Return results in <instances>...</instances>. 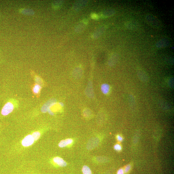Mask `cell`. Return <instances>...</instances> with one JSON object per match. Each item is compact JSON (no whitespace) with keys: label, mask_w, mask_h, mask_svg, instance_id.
Instances as JSON below:
<instances>
[{"label":"cell","mask_w":174,"mask_h":174,"mask_svg":"<svg viewBox=\"0 0 174 174\" xmlns=\"http://www.w3.org/2000/svg\"><path fill=\"white\" fill-rule=\"evenodd\" d=\"M145 18L147 23L151 27L159 30L163 27V24L160 20L153 14H147L145 15Z\"/></svg>","instance_id":"6da1fadb"},{"label":"cell","mask_w":174,"mask_h":174,"mask_svg":"<svg viewBox=\"0 0 174 174\" xmlns=\"http://www.w3.org/2000/svg\"><path fill=\"white\" fill-rule=\"evenodd\" d=\"M137 73L139 80L142 82L147 83L149 81V77L143 70L140 68L137 69Z\"/></svg>","instance_id":"7a4b0ae2"},{"label":"cell","mask_w":174,"mask_h":174,"mask_svg":"<svg viewBox=\"0 0 174 174\" xmlns=\"http://www.w3.org/2000/svg\"><path fill=\"white\" fill-rule=\"evenodd\" d=\"M14 108L13 104L11 103L8 102L3 107L1 111L2 115L4 116L8 115L12 112Z\"/></svg>","instance_id":"3957f363"},{"label":"cell","mask_w":174,"mask_h":174,"mask_svg":"<svg viewBox=\"0 0 174 174\" xmlns=\"http://www.w3.org/2000/svg\"><path fill=\"white\" fill-rule=\"evenodd\" d=\"M35 141L32 135H28L23 138L21 144L24 147H29L34 144Z\"/></svg>","instance_id":"277c9868"},{"label":"cell","mask_w":174,"mask_h":174,"mask_svg":"<svg viewBox=\"0 0 174 174\" xmlns=\"http://www.w3.org/2000/svg\"><path fill=\"white\" fill-rule=\"evenodd\" d=\"M99 139L97 137H94L88 141L87 145V148L88 150H91L97 147L99 144Z\"/></svg>","instance_id":"5b68a950"},{"label":"cell","mask_w":174,"mask_h":174,"mask_svg":"<svg viewBox=\"0 0 174 174\" xmlns=\"http://www.w3.org/2000/svg\"><path fill=\"white\" fill-rule=\"evenodd\" d=\"M170 44V40L167 39H161L156 44V46L157 48H162L168 46Z\"/></svg>","instance_id":"8992f818"},{"label":"cell","mask_w":174,"mask_h":174,"mask_svg":"<svg viewBox=\"0 0 174 174\" xmlns=\"http://www.w3.org/2000/svg\"><path fill=\"white\" fill-rule=\"evenodd\" d=\"M125 27L128 29L131 30H136L138 29L139 26L136 22L133 21H128L125 24Z\"/></svg>","instance_id":"52a82bcc"},{"label":"cell","mask_w":174,"mask_h":174,"mask_svg":"<svg viewBox=\"0 0 174 174\" xmlns=\"http://www.w3.org/2000/svg\"><path fill=\"white\" fill-rule=\"evenodd\" d=\"M53 161L56 165L60 167H64L67 165V163L65 162L64 160L59 157H56L54 158Z\"/></svg>","instance_id":"ba28073f"},{"label":"cell","mask_w":174,"mask_h":174,"mask_svg":"<svg viewBox=\"0 0 174 174\" xmlns=\"http://www.w3.org/2000/svg\"><path fill=\"white\" fill-rule=\"evenodd\" d=\"M73 142V140L71 139H67L65 140H62L58 144V146L60 147H65L68 145L71 144Z\"/></svg>","instance_id":"9c48e42d"},{"label":"cell","mask_w":174,"mask_h":174,"mask_svg":"<svg viewBox=\"0 0 174 174\" xmlns=\"http://www.w3.org/2000/svg\"><path fill=\"white\" fill-rule=\"evenodd\" d=\"M118 58L119 56L118 54H114L112 56L109 60V65L111 66L114 65L117 61H118Z\"/></svg>","instance_id":"30bf717a"},{"label":"cell","mask_w":174,"mask_h":174,"mask_svg":"<svg viewBox=\"0 0 174 174\" xmlns=\"http://www.w3.org/2000/svg\"><path fill=\"white\" fill-rule=\"evenodd\" d=\"M101 89L104 94H106L109 92L110 87L108 84H103L101 86Z\"/></svg>","instance_id":"8fae6325"},{"label":"cell","mask_w":174,"mask_h":174,"mask_svg":"<svg viewBox=\"0 0 174 174\" xmlns=\"http://www.w3.org/2000/svg\"><path fill=\"white\" fill-rule=\"evenodd\" d=\"M115 13L114 10L112 9H108L104 12L103 15L106 17H109L111 16Z\"/></svg>","instance_id":"7c38bea8"},{"label":"cell","mask_w":174,"mask_h":174,"mask_svg":"<svg viewBox=\"0 0 174 174\" xmlns=\"http://www.w3.org/2000/svg\"><path fill=\"white\" fill-rule=\"evenodd\" d=\"M82 172L83 174H92L90 168L87 166H83L82 169Z\"/></svg>","instance_id":"4fadbf2b"},{"label":"cell","mask_w":174,"mask_h":174,"mask_svg":"<svg viewBox=\"0 0 174 174\" xmlns=\"http://www.w3.org/2000/svg\"><path fill=\"white\" fill-rule=\"evenodd\" d=\"M31 135L34 138L35 141H36L40 137L41 134L39 132L36 131L34 132Z\"/></svg>","instance_id":"5bb4252c"},{"label":"cell","mask_w":174,"mask_h":174,"mask_svg":"<svg viewBox=\"0 0 174 174\" xmlns=\"http://www.w3.org/2000/svg\"><path fill=\"white\" fill-rule=\"evenodd\" d=\"M41 89V87L39 85H36L33 88V91L35 94H38L39 92L40 89Z\"/></svg>","instance_id":"9a60e30c"},{"label":"cell","mask_w":174,"mask_h":174,"mask_svg":"<svg viewBox=\"0 0 174 174\" xmlns=\"http://www.w3.org/2000/svg\"><path fill=\"white\" fill-rule=\"evenodd\" d=\"M114 149L117 151H121L122 149V147L121 145L119 144H117L114 146Z\"/></svg>","instance_id":"2e32d148"},{"label":"cell","mask_w":174,"mask_h":174,"mask_svg":"<svg viewBox=\"0 0 174 174\" xmlns=\"http://www.w3.org/2000/svg\"><path fill=\"white\" fill-rule=\"evenodd\" d=\"M131 166L130 165V164H129V165H128V166H126L125 167V170H124V173H128L129 171L131 169Z\"/></svg>","instance_id":"e0dca14e"},{"label":"cell","mask_w":174,"mask_h":174,"mask_svg":"<svg viewBox=\"0 0 174 174\" xmlns=\"http://www.w3.org/2000/svg\"><path fill=\"white\" fill-rule=\"evenodd\" d=\"M116 139L119 142H122L123 140V137L121 135H118L116 136Z\"/></svg>","instance_id":"ac0fdd59"},{"label":"cell","mask_w":174,"mask_h":174,"mask_svg":"<svg viewBox=\"0 0 174 174\" xmlns=\"http://www.w3.org/2000/svg\"><path fill=\"white\" fill-rule=\"evenodd\" d=\"M124 171L123 169H120L117 172V174H124Z\"/></svg>","instance_id":"d6986e66"}]
</instances>
